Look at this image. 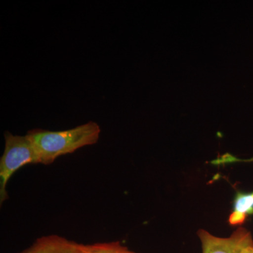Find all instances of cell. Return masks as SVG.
<instances>
[{
  "label": "cell",
  "mask_w": 253,
  "mask_h": 253,
  "mask_svg": "<svg viewBox=\"0 0 253 253\" xmlns=\"http://www.w3.org/2000/svg\"><path fill=\"white\" fill-rule=\"evenodd\" d=\"M101 129L97 123L89 121L81 126L63 131H49L35 129L28 131L38 163L51 164L56 158L86 146L96 144Z\"/></svg>",
  "instance_id": "cell-1"
},
{
  "label": "cell",
  "mask_w": 253,
  "mask_h": 253,
  "mask_svg": "<svg viewBox=\"0 0 253 253\" xmlns=\"http://www.w3.org/2000/svg\"><path fill=\"white\" fill-rule=\"evenodd\" d=\"M4 153L0 160V203L9 199L6 185L18 169L28 164H38L34 146L29 136L14 135L9 131L4 134Z\"/></svg>",
  "instance_id": "cell-2"
},
{
  "label": "cell",
  "mask_w": 253,
  "mask_h": 253,
  "mask_svg": "<svg viewBox=\"0 0 253 253\" xmlns=\"http://www.w3.org/2000/svg\"><path fill=\"white\" fill-rule=\"evenodd\" d=\"M201 241L202 253H239L248 245L253 243L252 234L245 228L240 227L229 237H218L204 229L197 232Z\"/></svg>",
  "instance_id": "cell-3"
},
{
  "label": "cell",
  "mask_w": 253,
  "mask_h": 253,
  "mask_svg": "<svg viewBox=\"0 0 253 253\" xmlns=\"http://www.w3.org/2000/svg\"><path fill=\"white\" fill-rule=\"evenodd\" d=\"M86 245L56 234L39 238L28 249L18 253H85Z\"/></svg>",
  "instance_id": "cell-4"
},
{
  "label": "cell",
  "mask_w": 253,
  "mask_h": 253,
  "mask_svg": "<svg viewBox=\"0 0 253 253\" xmlns=\"http://www.w3.org/2000/svg\"><path fill=\"white\" fill-rule=\"evenodd\" d=\"M253 214V191L251 193L239 192L234 202V211L229 217L231 226H241L247 219L248 216Z\"/></svg>",
  "instance_id": "cell-5"
},
{
  "label": "cell",
  "mask_w": 253,
  "mask_h": 253,
  "mask_svg": "<svg viewBox=\"0 0 253 253\" xmlns=\"http://www.w3.org/2000/svg\"><path fill=\"white\" fill-rule=\"evenodd\" d=\"M85 253H139L131 251L119 241L86 245Z\"/></svg>",
  "instance_id": "cell-6"
},
{
  "label": "cell",
  "mask_w": 253,
  "mask_h": 253,
  "mask_svg": "<svg viewBox=\"0 0 253 253\" xmlns=\"http://www.w3.org/2000/svg\"><path fill=\"white\" fill-rule=\"evenodd\" d=\"M239 253H253V243L246 246Z\"/></svg>",
  "instance_id": "cell-7"
}]
</instances>
